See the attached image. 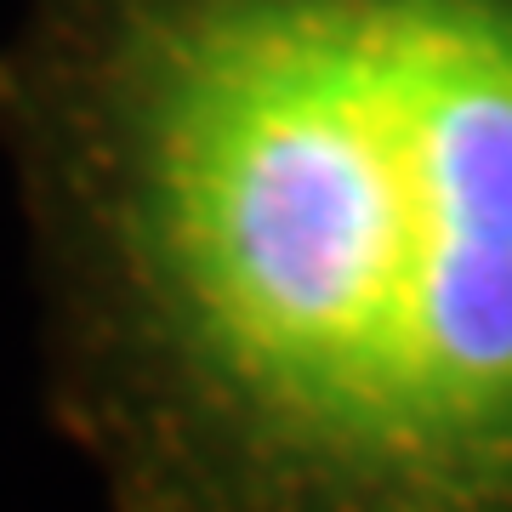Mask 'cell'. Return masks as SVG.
I'll use <instances>...</instances> for the list:
<instances>
[{
  "instance_id": "6da1fadb",
  "label": "cell",
  "mask_w": 512,
  "mask_h": 512,
  "mask_svg": "<svg viewBox=\"0 0 512 512\" xmlns=\"http://www.w3.org/2000/svg\"><path fill=\"white\" fill-rule=\"evenodd\" d=\"M80 188L154 410L245 512H512V0H103Z\"/></svg>"
}]
</instances>
